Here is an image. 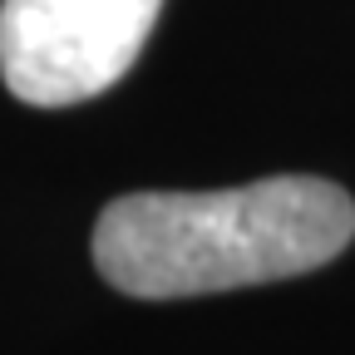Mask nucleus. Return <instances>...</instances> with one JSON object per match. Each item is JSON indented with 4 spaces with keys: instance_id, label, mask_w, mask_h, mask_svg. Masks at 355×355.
Segmentation results:
<instances>
[{
    "instance_id": "f257e3e1",
    "label": "nucleus",
    "mask_w": 355,
    "mask_h": 355,
    "mask_svg": "<svg viewBox=\"0 0 355 355\" xmlns=\"http://www.w3.org/2000/svg\"><path fill=\"white\" fill-rule=\"evenodd\" d=\"M355 237V202L311 173L217 193H128L94 222L99 277L139 301L207 296L306 277Z\"/></svg>"
},
{
    "instance_id": "f03ea898",
    "label": "nucleus",
    "mask_w": 355,
    "mask_h": 355,
    "mask_svg": "<svg viewBox=\"0 0 355 355\" xmlns=\"http://www.w3.org/2000/svg\"><path fill=\"white\" fill-rule=\"evenodd\" d=\"M163 0H0V79L20 104L69 109L114 89Z\"/></svg>"
}]
</instances>
